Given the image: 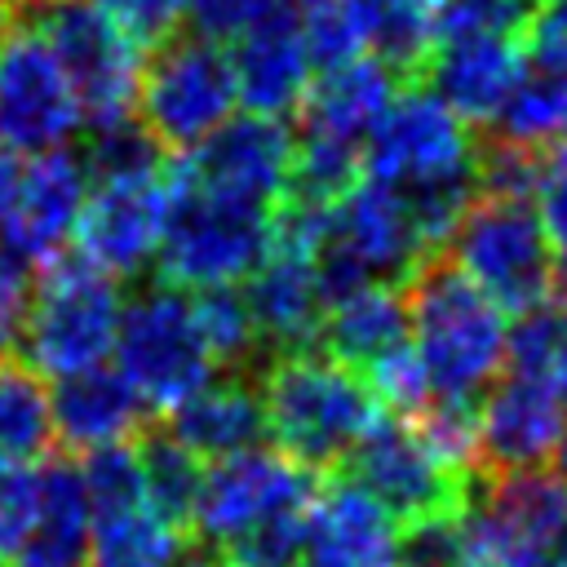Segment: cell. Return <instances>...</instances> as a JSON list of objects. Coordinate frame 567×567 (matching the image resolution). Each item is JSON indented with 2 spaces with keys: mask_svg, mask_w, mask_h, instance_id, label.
<instances>
[{
  "mask_svg": "<svg viewBox=\"0 0 567 567\" xmlns=\"http://www.w3.org/2000/svg\"><path fill=\"white\" fill-rule=\"evenodd\" d=\"M408 341L434 399L478 403L505 368V315L443 257H425L408 284Z\"/></svg>",
  "mask_w": 567,
  "mask_h": 567,
  "instance_id": "6da1fadb",
  "label": "cell"
},
{
  "mask_svg": "<svg viewBox=\"0 0 567 567\" xmlns=\"http://www.w3.org/2000/svg\"><path fill=\"white\" fill-rule=\"evenodd\" d=\"M257 390L266 408V434L310 474H337L363 430L381 416L368 381L315 346L275 354L261 368Z\"/></svg>",
  "mask_w": 567,
  "mask_h": 567,
  "instance_id": "7a4b0ae2",
  "label": "cell"
},
{
  "mask_svg": "<svg viewBox=\"0 0 567 567\" xmlns=\"http://www.w3.org/2000/svg\"><path fill=\"white\" fill-rule=\"evenodd\" d=\"M31 275V301L13 354L40 377H66L102 363L115 346V323L124 306L120 284L80 252H58Z\"/></svg>",
  "mask_w": 567,
  "mask_h": 567,
  "instance_id": "3957f363",
  "label": "cell"
},
{
  "mask_svg": "<svg viewBox=\"0 0 567 567\" xmlns=\"http://www.w3.org/2000/svg\"><path fill=\"white\" fill-rule=\"evenodd\" d=\"M443 257L501 310L523 315L554 297L558 261L532 199L478 195L443 244Z\"/></svg>",
  "mask_w": 567,
  "mask_h": 567,
  "instance_id": "277c9868",
  "label": "cell"
},
{
  "mask_svg": "<svg viewBox=\"0 0 567 567\" xmlns=\"http://www.w3.org/2000/svg\"><path fill=\"white\" fill-rule=\"evenodd\" d=\"M13 22L44 35L58 66L66 71L84 128H102L137 115V80L146 49L133 44L97 4L89 0H18Z\"/></svg>",
  "mask_w": 567,
  "mask_h": 567,
  "instance_id": "5b68a950",
  "label": "cell"
},
{
  "mask_svg": "<svg viewBox=\"0 0 567 567\" xmlns=\"http://www.w3.org/2000/svg\"><path fill=\"white\" fill-rule=\"evenodd\" d=\"M111 354L124 381L159 416L199 394L217 377V363L195 323L190 292L164 279L142 288L128 306H120Z\"/></svg>",
  "mask_w": 567,
  "mask_h": 567,
  "instance_id": "8992f818",
  "label": "cell"
},
{
  "mask_svg": "<svg viewBox=\"0 0 567 567\" xmlns=\"http://www.w3.org/2000/svg\"><path fill=\"white\" fill-rule=\"evenodd\" d=\"M168 182H173V204L155 248L159 279L186 292L213 284H239L270 248L275 208L186 186L173 177V164H168Z\"/></svg>",
  "mask_w": 567,
  "mask_h": 567,
  "instance_id": "52a82bcc",
  "label": "cell"
},
{
  "mask_svg": "<svg viewBox=\"0 0 567 567\" xmlns=\"http://www.w3.org/2000/svg\"><path fill=\"white\" fill-rule=\"evenodd\" d=\"M235 102L239 93L226 44L182 27L177 35L146 49L137 80V120L168 155L204 142L221 120H230Z\"/></svg>",
  "mask_w": 567,
  "mask_h": 567,
  "instance_id": "ba28073f",
  "label": "cell"
},
{
  "mask_svg": "<svg viewBox=\"0 0 567 567\" xmlns=\"http://www.w3.org/2000/svg\"><path fill=\"white\" fill-rule=\"evenodd\" d=\"M337 474L354 478L399 527L461 514L474 492V474L443 461L421 439V430L394 412H381L363 430V439L350 447Z\"/></svg>",
  "mask_w": 567,
  "mask_h": 567,
  "instance_id": "9c48e42d",
  "label": "cell"
},
{
  "mask_svg": "<svg viewBox=\"0 0 567 567\" xmlns=\"http://www.w3.org/2000/svg\"><path fill=\"white\" fill-rule=\"evenodd\" d=\"M478 133L447 111L425 84H403L363 137V173L403 190L456 173H474Z\"/></svg>",
  "mask_w": 567,
  "mask_h": 567,
  "instance_id": "30bf717a",
  "label": "cell"
},
{
  "mask_svg": "<svg viewBox=\"0 0 567 567\" xmlns=\"http://www.w3.org/2000/svg\"><path fill=\"white\" fill-rule=\"evenodd\" d=\"M323 474H310L279 447H244L235 456L208 461L199 501H195V532L230 545L235 536L279 518V514H301L315 496Z\"/></svg>",
  "mask_w": 567,
  "mask_h": 567,
  "instance_id": "8fae6325",
  "label": "cell"
},
{
  "mask_svg": "<svg viewBox=\"0 0 567 567\" xmlns=\"http://www.w3.org/2000/svg\"><path fill=\"white\" fill-rule=\"evenodd\" d=\"M80 128L84 115L53 49L35 27L13 22L0 35V146L40 155L66 146Z\"/></svg>",
  "mask_w": 567,
  "mask_h": 567,
  "instance_id": "7c38bea8",
  "label": "cell"
},
{
  "mask_svg": "<svg viewBox=\"0 0 567 567\" xmlns=\"http://www.w3.org/2000/svg\"><path fill=\"white\" fill-rule=\"evenodd\" d=\"M173 204L168 159L155 173H124V177H93L84 208L75 217V244L80 257L106 270L111 279L137 275L146 261H155L164 221Z\"/></svg>",
  "mask_w": 567,
  "mask_h": 567,
  "instance_id": "4fadbf2b",
  "label": "cell"
},
{
  "mask_svg": "<svg viewBox=\"0 0 567 567\" xmlns=\"http://www.w3.org/2000/svg\"><path fill=\"white\" fill-rule=\"evenodd\" d=\"M288 159H292L288 124L270 115H252V111H244L239 120L235 115L221 120L204 142L168 155L177 182L226 195V199L266 204V208H275L284 195Z\"/></svg>",
  "mask_w": 567,
  "mask_h": 567,
  "instance_id": "5bb4252c",
  "label": "cell"
},
{
  "mask_svg": "<svg viewBox=\"0 0 567 567\" xmlns=\"http://www.w3.org/2000/svg\"><path fill=\"white\" fill-rule=\"evenodd\" d=\"M478 474L558 465L567 447V408L549 377L505 372L478 399Z\"/></svg>",
  "mask_w": 567,
  "mask_h": 567,
  "instance_id": "9a60e30c",
  "label": "cell"
},
{
  "mask_svg": "<svg viewBox=\"0 0 567 567\" xmlns=\"http://www.w3.org/2000/svg\"><path fill=\"white\" fill-rule=\"evenodd\" d=\"M230 71L244 111L284 120L297 111L315 66L301 35V0H275L230 40Z\"/></svg>",
  "mask_w": 567,
  "mask_h": 567,
  "instance_id": "2e32d148",
  "label": "cell"
},
{
  "mask_svg": "<svg viewBox=\"0 0 567 567\" xmlns=\"http://www.w3.org/2000/svg\"><path fill=\"white\" fill-rule=\"evenodd\" d=\"M518 31H443L421 66V80L465 124H492L523 71Z\"/></svg>",
  "mask_w": 567,
  "mask_h": 567,
  "instance_id": "e0dca14e",
  "label": "cell"
},
{
  "mask_svg": "<svg viewBox=\"0 0 567 567\" xmlns=\"http://www.w3.org/2000/svg\"><path fill=\"white\" fill-rule=\"evenodd\" d=\"M310 567H399V523L346 474H323L306 505Z\"/></svg>",
  "mask_w": 567,
  "mask_h": 567,
  "instance_id": "ac0fdd59",
  "label": "cell"
},
{
  "mask_svg": "<svg viewBox=\"0 0 567 567\" xmlns=\"http://www.w3.org/2000/svg\"><path fill=\"white\" fill-rule=\"evenodd\" d=\"M244 279H248V288H239V292L248 301V315L257 323L266 359L310 350L315 332H319V319H323L315 252L270 239V248L261 252V261Z\"/></svg>",
  "mask_w": 567,
  "mask_h": 567,
  "instance_id": "d6986e66",
  "label": "cell"
},
{
  "mask_svg": "<svg viewBox=\"0 0 567 567\" xmlns=\"http://www.w3.org/2000/svg\"><path fill=\"white\" fill-rule=\"evenodd\" d=\"M49 412H53V439L62 443V452H75V456L102 443L137 439L155 421L142 394L106 359L93 368L53 377Z\"/></svg>",
  "mask_w": 567,
  "mask_h": 567,
  "instance_id": "ffe728a7",
  "label": "cell"
},
{
  "mask_svg": "<svg viewBox=\"0 0 567 567\" xmlns=\"http://www.w3.org/2000/svg\"><path fill=\"white\" fill-rule=\"evenodd\" d=\"M403 89V80L372 53H359L341 66L315 71L301 102H297V128L310 137H337L363 146L368 128L381 120L390 97Z\"/></svg>",
  "mask_w": 567,
  "mask_h": 567,
  "instance_id": "44dd1931",
  "label": "cell"
},
{
  "mask_svg": "<svg viewBox=\"0 0 567 567\" xmlns=\"http://www.w3.org/2000/svg\"><path fill=\"white\" fill-rule=\"evenodd\" d=\"M159 425L199 461H221V456H235V452L270 439L261 390L248 377H230L217 385L208 381L199 394H190L186 403L164 412Z\"/></svg>",
  "mask_w": 567,
  "mask_h": 567,
  "instance_id": "7402d4cb",
  "label": "cell"
},
{
  "mask_svg": "<svg viewBox=\"0 0 567 567\" xmlns=\"http://www.w3.org/2000/svg\"><path fill=\"white\" fill-rule=\"evenodd\" d=\"M408 346V306H403V288H385V284H368L332 306H323L319 332H315V350H323L328 359L363 372L368 363H377L381 354Z\"/></svg>",
  "mask_w": 567,
  "mask_h": 567,
  "instance_id": "603a6c76",
  "label": "cell"
},
{
  "mask_svg": "<svg viewBox=\"0 0 567 567\" xmlns=\"http://www.w3.org/2000/svg\"><path fill=\"white\" fill-rule=\"evenodd\" d=\"M22 554L84 567L89 563V492L80 461L49 452L35 470V527Z\"/></svg>",
  "mask_w": 567,
  "mask_h": 567,
  "instance_id": "cb8c5ba5",
  "label": "cell"
},
{
  "mask_svg": "<svg viewBox=\"0 0 567 567\" xmlns=\"http://www.w3.org/2000/svg\"><path fill=\"white\" fill-rule=\"evenodd\" d=\"M133 443L142 456L146 505L155 509V518L164 527H173L177 536L195 532V501H199V483H204V461L195 452H186L159 421H151Z\"/></svg>",
  "mask_w": 567,
  "mask_h": 567,
  "instance_id": "d4e9b609",
  "label": "cell"
},
{
  "mask_svg": "<svg viewBox=\"0 0 567 567\" xmlns=\"http://www.w3.org/2000/svg\"><path fill=\"white\" fill-rule=\"evenodd\" d=\"M53 443V412L40 372L18 354H0V461L40 465Z\"/></svg>",
  "mask_w": 567,
  "mask_h": 567,
  "instance_id": "484cf974",
  "label": "cell"
},
{
  "mask_svg": "<svg viewBox=\"0 0 567 567\" xmlns=\"http://www.w3.org/2000/svg\"><path fill=\"white\" fill-rule=\"evenodd\" d=\"M368 53L381 58L403 84L421 80V66L434 49L439 0H354Z\"/></svg>",
  "mask_w": 567,
  "mask_h": 567,
  "instance_id": "4316f807",
  "label": "cell"
},
{
  "mask_svg": "<svg viewBox=\"0 0 567 567\" xmlns=\"http://www.w3.org/2000/svg\"><path fill=\"white\" fill-rule=\"evenodd\" d=\"M492 137L518 142V146H554L567 133V75L523 62L514 89L505 93L496 120L487 124Z\"/></svg>",
  "mask_w": 567,
  "mask_h": 567,
  "instance_id": "83f0119b",
  "label": "cell"
},
{
  "mask_svg": "<svg viewBox=\"0 0 567 567\" xmlns=\"http://www.w3.org/2000/svg\"><path fill=\"white\" fill-rule=\"evenodd\" d=\"M195 306V323L204 332V346L213 354L217 368H230L235 377H252L257 368H266V350L257 337V323L248 315V301L235 284H213V288H195L190 292Z\"/></svg>",
  "mask_w": 567,
  "mask_h": 567,
  "instance_id": "f1b7e54d",
  "label": "cell"
},
{
  "mask_svg": "<svg viewBox=\"0 0 567 567\" xmlns=\"http://www.w3.org/2000/svg\"><path fill=\"white\" fill-rule=\"evenodd\" d=\"M80 474L89 492V523L146 505V478H142V456L133 439L80 452Z\"/></svg>",
  "mask_w": 567,
  "mask_h": 567,
  "instance_id": "f546056e",
  "label": "cell"
},
{
  "mask_svg": "<svg viewBox=\"0 0 567 567\" xmlns=\"http://www.w3.org/2000/svg\"><path fill=\"white\" fill-rule=\"evenodd\" d=\"M567 359V310L549 297L518 315L514 328H505V368L554 377V368Z\"/></svg>",
  "mask_w": 567,
  "mask_h": 567,
  "instance_id": "4dcf8cb0",
  "label": "cell"
},
{
  "mask_svg": "<svg viewBox=\"0 0 567 567\" xmlns=\"http://www.w3.org/2000/svg\"><path fill=\"white\" fill-rule=\"evenodd\" d=\"M301 35L315 71H328L368 53L354 0H301Z\"/></svg>",
  "mask_w": 567,
  "mask_h": 567,
  "instance_id": "1f68e13d",
  "label": "cell"
},
{
  "mask_svg": "<svg viewBox=\"0 0 567 567\" xmlns=\"http://www.w3.org/2000/svg\"><path fill=\"white\" fill-rule=\"evenodd\" d=\"M35 527V470L0 461V567H9Z\"/></svg>",
  "mask_w": 567,
  "mask_h": 567,
  "instance_id": "d6a6232c",
  "label": "cell"
},
{
  "mask_svg": "<svg viewBox=\"0 0 567 567\" xmlns=\"http://www.w3.org/2000/svg\"><path fill=\"white\" fill-rule=\"evenodd\" d=\"M89 4H97L142 49H155L159 40L177 35L190 13V0H89Z\"/></svg>",
  "mask_w": 567,
  "mask_h": 567,
  "instance_id": "836d02e7",
  "label": "cell"
},
{
  "mask_svg": "<svg viewBox=\"0 0 567 567\" xmlns=\"http://www.w3.org/2000/svg\"><path fill=\"white\" fill-rule=\"evenodd\" d=\"M532 204H536L540 230L549 239V252H554L558 270L567 275V146H545V164H540Z\"/></svg>",
  "mask_w": 567,
  "mask_h": 567,
  "instance_id": "e575fe53",
  "label": "cell"
},
{
  "mask_svg": "<svg viewBox=\"0 0 567 567\" xmlns=\"http://www.w3.org/2000/svg\"><path fill=\"white\" fill-rule=\"evenodd\" d=\"M523 58L532 66H545V71H558L567 75V0H545L527 13L523 31Z\"/></svg>",
  "mask_w": 567,
  "mask_h": 567,
  "instance_id": "d590c367",
  "label": "cell"
},
{
  "mask_svg": "<svg viewBox=\"0 0 567 567\" xmlns=\"http://www.w3.org/2000/svg\"><path fill=\"white\" fill-rule=\"evenodd\" d=\"M31 301V266L18 261L4 244H0V354L18 350V332H22V315Z\"/></svg>",
  "mask_w": 567,
  "mask_h": 567,
  "instance_id": "8d00e7d4",
  "label": "cell"
},
{
  "mask_svg": "<svg viewBox=\"0 0 567 567\" xmlns=\"http://www.w3.org/2000/svg\"><path fill=\"white\" fill-rule=\"evenodd\" d=\"M275 0H190V31L217 40V44H230L257 13H266Z\"/></svg>",
  "mask_w": 567,
  "mask_h": 567,
  "instance_id": "74e56055",
  "label": "cell"
},
{
  "mask_svg": "<svg viewBox=\"0 0 567 567\" xmlns=\"http://www.w3.org/2000/svg\"><path fill=\"white\" fill-rule=\"evenodd\" d=\"M549 549H554V558L567 567V514H563V523H558V532H554V545H549Z\"/></svg>",
  "mask_w": 567,
  "mask_h": 567,
  "instance_id": "f35d334b",
  "label": "cell"
},
{
  "mask_svg": "<svg viewBox=\"0 0 567 567\" xmlns=\"http://www.w3.org/2000/svg\"><path fill=\"white\" fill-rule=\"evenodd\" d=\"M9 567H71V563H53V558H35V554H18Z\"/></svg>",
  "mask_w": 567,
  "mask_h": 567,
  "instance_id": "ab89813d",
  "label": "cell"
},
{
  "mask_svg": "<svg viewBox=\"0 0 567 567\" xmlns=\"http://www.w3.org/2000/svg\"><path fill=\"white\" fill-rule=\"evenodd\" d=\"M549 381H554V390H558V399H563V408H567V359L554 368V377H549Z\"/></svg>",
  "mask_w": 567,
  "mask_h": 567,
  "instance_id": "60d3db41",
  "label": "cell"
},
{
  "mask_svg": "<svg viewBox=\"0 0 567 567\" xmlns=\"http://www.w3.org/2000/svg\"><path fill=\"white\" fill-rule=\"evenodd\" d=\"M13 4H18V0H0V35L13 27Z\"/></svg>",
  "mask_w": 567,
  "mask_h": 567,
  "instance_id": "b9f144b4",
  "label": "cell"
},
{
  "mask_svg": "<svg viewBox=\"0 0 567 567\" xmlns=\"http://www.w3.org/2000/svg\"><path fill=\"white\" fill-rule=\"evenodd\" d=\"M554 292H558V297H563V301H558V306H563V310H567V275H563V284H558V288H554Z\"/></svg>",
  "mask_w": 567,
  "mask_h": 567,
  "instance_id": "7bdbcfd3",
  "label": "cell"
},
{
  "mask_svg": "<svg viewBox=\"0 0 567 567\" xmlns=\"http://www.w3.org/2000/svg\"><path fill=\"white\" fill-rule=\"evenodd\" d=\"M93 567H111V563H93Z\"/></svg>",
  "mask_w": 567,
  "mask_h": 567,
  "instance_id": "ee69618b",
  "label": "cell"
}]
</instances>
